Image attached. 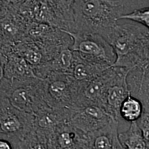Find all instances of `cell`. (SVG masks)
<instances>
[{
	"mask_svg": "<svg viewBox=\"0 0 149 149\" xmlns=\"http://www.w3.org/2000/svg\"><path fill=\"white\" fill-rule=\"evenodd\" d=\"M13 149L10 141L5 139H0V149Z\"/></svg>",
	"mask_w": 149,
	"mask_h": 149,
	"instance_id": "obj_23",
	"label": "cell"
},
{
	"mask_svg": "<svg viewBox=\"0 0 149 149\" xmlns=\"http://www.w3.org/2000/svg\"><path fill=\"white\" fill-rule=\"evenodd\" d=\"M139 123H137V124L140 129L144 139L149 142V112L142 114L141 116L139 118Z\"/></svg>",
	"mask_w": 149,
	"mask_h": 149,
	"instance_id": "obj_19",
	"label": "cell"
},
{
	"mask_svg": "<svg viewBox=\"0 0 149 149\" xmlns=\"http://www.w3.org/2000/svg\"><path fill=\"white\" fill-rule=\"evenodd\" d=\"M11 4H17L22 1L23 0H8Z\"/></svg>",
	"mask_w": 149,
	"mask_h": 149,
	"instance_id": "obj_24",
	"label": "cell"
},
{
	"mask_svg": "<svg viewBox=\"0 0 149 149\" xmlns=\"http://www.w3.org/2000/svg\"><path fill=\"white\" fill-rule=\"evenodd\" d=\"M10 4L8 0H0V18L6 13Z\"/></svg>",
	"mask_w": 149,
	"mask_h": 149,
	"instance_id": "obj_22",
	"label": "cell"
},
{
	"mask_svg": "<svg viewBox=\"0 0 149 149\" xmlns=\"http://www.w3.org/2000/svg\"><path fill=\"white\" fill-rule=\"evenodd\" d=\"M120 19H128L137 22L144 26L149 28V8H143L133 11L129 14H123L120 16Z\"/></svg>",
	"mask_w": 149,
	"mask_h": 149,
	"instance_id": "obj_13",
	"label": "cell"
},
{
	"mask_svg": "<svg viewBox=\"0 0 149 149\" xmlns=\"http://www.w3.org/2000/svg\"><path fill=\"white\" fill-rule=\"evenodd\" d=\"M73 40L71 50L92 58L111 62L114 50L106 40L96 34H81L60 29Z\"/></svg>",
	"mask_w": 149,
	"mask_h": 149,
	"instance_id": "obj_5",
	"label": "cell"
},
{
	"mask_svg": "<svg viewBox=\"0 0 149 149\" xmlns=\"http://www.w3.org/2000/svg\"><path fill=\"white\" fill-rule=\"evenodd\" d=\"M91 75L89 68L83 63L77 64L74 69V76L76 80H86L90 78Z\"/></svg>",
	"mask_w": 149,
	"mask_h": 149,
	"instance_id": "obj_17",
	"label": "cell"
},
{
	"mask_svg": "<svg viewBox=\"0 0 149 149\" xmlns=\"http://www.w3.org/2000/svg\"><path fill=\"white\" fill-rule=\"evenodd\" d=\"M67 90L66 82L61 80H49L45 87L47 97H49L55 100L62 98Z\"/></svg>",
	"mask_w": 149,
	"mask_h": 149,
	"instance_id": "obj_12",
	"label": "cell"
},
{
	"mask_svg": "<svg viewBox=\"0 0 149 149\" xmlns=\"http://www.w3.org/2000/svg\"><path fill=\"white\" fill-rule=\"evenodd\" d=\"M6 56L0 53V93H6L12 82V81L6 77Z\"/></svg>",
	"mask_w": 149,
	"mask_h": 149,
	"instance_id": "obj_14",
	"label": "cell"
},
{
	"mask_svg": "<svg viewBox=\"0 0 149 149\" xmlns=\"http://www.w3.org/2000/svg\"><path fill=\"white\" fill-rule=\"evenodd\" d=\"M6 77L11 81L37 78L30 64L21 56L12 52L5 55Z\"/></svg>",
	"mask_w": 149,
	"mask_h": 149,
	"instance_id": "obj_6",
	"label": "cell"
},
{
	"mask_svg": "<svg viewBox=\"0 0 149 149\" xmlns=\"http://www.w3.org/2000/svg\"><path fill=\"white\" fill-rule=\"evenodd\" d=\"M103 85L100 81H95L91 82L86 87L85 95L88 99L98 98L103 93Z\"/></svg>",
	"mask_w": 149,
	"mask_h": 149,
	"instance_id": "obj_15",
	"label": "cell"
},
{
	"mask_svg": "<svg viewBox=\"0 0 149 149\" xmlns=\"http://www.w3.org/2000/svg\"><path fill=\"white\" fill-rule=\"evenodd\" d=\"M119 142L127 149H144L149 147V142L145 139L136 122H132L128 130L118 135Z\"/></svg>",
	"mask_w": 149,
	"mask_h": 149,
	"instance_id": "obj_9",
	"label": "cell"
},
{
	"mask_svg": "<svg viewBox=\"0 0 149 149\" xmlns=\"http://www.w3.org/2000/svg\"><path fill=\"white\" fill-rule=\"evenodd\" d=\"M37 79L12 80L6 93L12 106L21 111L34 116L44 109L40 90L36 86Z\"/></svg>",
	"mask_w": 149,
	"mask_h": 149,
	"instance_id": "obj_4",
	"label": "cell"
},
{
	"mask_svg": "<svg viewBox=\"0 0 149 149\" xmlns=\"http://www.w3.org/2000/svg\"><path fill=\"white\" fill-rule=\"evenodd\" d=\"M118 122L113 120L98 135L96 136L93 143V148L97 149H123L117 135Z\"/></svg>",
	"mask_w": 149,
	"mask_h": 149,
	"instance_id": "obj_8",
	"label": "cell"
},
{
	"mask_svg": "<svg viewBox=\"0 0 149 149\" xmlns=\"http://www.w3.org/2000/svg\"><path fill=\"white\" fill-rule=\"evenodd\" d=\"M115 51L117 59L109 68L123 66L134 53L148 54L149 31L136 24H116L104 38Z\"/></svg>",
	"mask_w": 149,
	"mask_h": 149,
	"instance_id": "obj_2",
	"label": "cell"
},
{
	"mask_svg": "<svg viewBox=\"0 0 149 149\" xmlns=\"http://www.w3.org/2000/svg\"><path fill=\"white\" fill-rule=\"evenodd\" d=\"M58 23L59 29L74 30V6L75 0H48Z\"/></svg>",
	"mask_w": 149,
	"mask_h": 149,
	"instance_id": "obj_7",
	"label": "cell"
},
{
	"mask_svg": "<svg viewBox=\"0 0 149 149\" xmlns=\"http://www.w3.org/2000/svg\"><path fill=\"white\" fill-rule=\"evenodd\" d=\"M129 92L127 82L122 85H114L109 87L107 94L108 104L116 111V112H118L121 103L127 96Z\"/></svg>",
	"mask_w": 149,
	"mask_h": 149,
	"instance_id": "obj_11",
	"label": "cell"
},
{
	"mask_svg": "<svg viewBox=\"0 0 149 149\" xmlns=\"http://www.w3.org/2000/svg\"><path fill=\"white\" fill-rule=\"evenodd\" d=\"M121 0H75L73 32L105 38L123 14Z\"/></svg>",
	"mask_w": 149,
	"mask_h": 149,
	"instance_id": "obj_1",
	"label": "cell"
},
{
	"mask_svg": "<svg viewBox=\"0 0 149 149\" xmlns=\"http://www.w3.org/2000/svg\"><path fill=\"white\" fill-rule=\"evenodd\" d=\"M58 140L61 148H69L72 147L74 144V138L72 134L66 132L60 134Z\"/></svg>",
	"mask_w": 149,
	"mask_h": 149,
	"instance_id": "obj_20",
	"label": "cell"
},
{
	"mask_svg": "<svg viewBox=\"0 0 149 149\" xmlns=\"http://www.w3.org/2000/svg\"><path fill=\"white\" fill-rule=\"evenodd\" d=\"M34 119L12 105L6 93H0V134L8 138L13 149L20 148L31 132Z\"/></svg>",
	"mask_w": 149,
	"mask_h": 149,
	"instance_id": "obj_3",
	"label": "cell"
},
{
	"mask_svg": "<svg viewBox=\"0 0 149 149\" xmlns=\"http://www.w3.org/2000/svg\"><path fill=\"white\" fill-rule=\"evenodd\" d=\"M72 60V50L69 49H64L59 56V65L61 68L66 70L70 68Z\"/></svg>",
	"mask_w": 149,
	"mask_h": 149,
	"instance_id": "obj_18",
	"label": "cell"
},
{
	"mask_svg": "<svg viewBox=\"0 0 149 149\" xmlns=\"http://www.w3.org/2000/svg\"><path fill=\"white\" fill-rule=\"evenodd\" d=\"M121 117L129 122H136L141 116L143 106L138 99L134 97L129 92L119 107Z\"/></svg>",
	"mask_w": 149,
	"mask_h": 149,
	"instance_id": "obj_10",
	"label": "cell"
},
{
	"mask_svg": "<svg viewBox=\"0 0 149 149\" xmlns=\"http://www.w3.org/2000/svg\"><path fill=\"white\" fill-rule=\"evenodd\" d=\"M84 113L86 116L96 121H102L106 118V113L103 112L100 107L95 106H90L86 107Z\"/></svg>",
	"mask_w": 149,
	"mask_h": 149,
	"instance_id": "obj_16",
	"label": "cell"
},
{
	"mask_svg": "<svg viewBox=\"0 0 149 149\" xmlns=\"http://www.w3.org/2000/svg\"><path fill=\"white\" fill-rule=\"evenodd\" d=\"M13 43L6 39L3 36L0 34V53L6 55L13 50Z\"/></svg>",
	"mask_w": 149,
	"mask_h": 149,
	"instance_id": "obj_21",
	"label": "cell"
}]
</instances>
